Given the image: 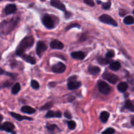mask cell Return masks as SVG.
<instances>
[{"label": "cell", "instance_id": "cell-1", "mask_svg": "<svg viewBox=\"0 0 134 134\" xmlns=\"http://www.w3.org/2000/svg\"><path fill=\"white\" fill-rule=\"evenodd\" d=\"M34 39L32 36H27L24 38L20 43L18 44L16 50V54L18 56L24 53L25 51L27 48H30L34 45Z\"/></svg>", "mask_w": 134, "mask_h": 134}, {"label": "cell", "instance_id": "cell-2", "mask_svg": "<svg viewBox=\"0 0 134 134\" xmlns=\"http://www.w3.org/2000/svg\"><path fill=\"white\" fill-rule=\"evenodd\" d=\"M18 22V19L15 18H11L10 20L3 21L0 24V31L4 35H7L14 30Z\"/></svg>", "mask_w": 134, "mask_h": 134}, {"label": "cell", "instance_id": "cell-3", "mask_svg": "<svg viewBox=\"0 0 134 134\" xmlns=\"http://www.w3.org/2000/svg\"><path fill=\"white\" fill-rule=\"evenodd\" d=\"M77 76L73 75L69 77L68 79V88L70 90H76L79 88L82 84L80 81H77Z\"/></svg>", "mask_w": 134, "mask_h": 134}, {"label": "cell", "instance_id": "cell-4", "mask_svg": "<svg viewBox=\"0 0 134 134\" xmlns=\"http://www.w3.org/2000/svg\"><path fill=\"white\" fill-rule=\"evenodd\" d=\"M98 88L99 92L104 95H107L110 93L111 88L106 82L103 81H99L98 82Z\"/></svg>", "mask_w": 134, "mask_h": 134}, {"label": "cell", "instance_id": "cell-5", "mask_svg": "<svg viewBox=\"0 0 134 134\" xmlns=\"http://www.w3.org/2000/svg\"><path fill=\"white\" fill-rule=\"evenodd\" d=\"M42 23L44 25V27L49 30H52L55 27L54 21L52 19V17L48 14H45L43 16L42 18Z\"/></svg>", "mask_w": 134, "mask_h": 134}, {"label": "cell", "instance_id": "cell-6", "mask_svg": "<svg viewBox=\"0 0 134 134\" xmlns=\"http://www.w3.org/2000/svg\"><path fill=\"white\" fill-rule=\"evenodd\" d=\"M99 20L100 22H103L104 24H107L108 25H111V26H115L116 27L118 26V24L111 16L108 15L107 14H103L99 16Z\"/></svg>", "mask_w": 134, "mask_h": 134}, {"label": "cell", "instance_id": "cell-7", "mask_svg": "<svg viewBox=\"0 0 134 134\" xmlns=\"http://www.w3.org/2000/svg\"><path fill=\"white\" fill-rule=\"evenodd\" d=\"M102 77L105 80H106V81H108L111 84H113V85L116 84L118 82V81H119V77L116 75L109 73L108 71H105L103 73V75H102Z\"/></svg>", "mask_w": 134, "mask_h": 134}, {"label": "cell", "instance_id": "cell-8", "mask_svg": "<svg viewBox=\"0 0 134 134\" xmlns=\"http://www.w3.org/2000/svg\"><path fill=\"white\" fill-rule=\"evenodd\" d=\"M15 128L14 124L10 122H5L3 124H0V130L5 131L6 132H9V133H15L14 129Z\"/></svg>", "mask_w": 134, "mask_h": 134}, {"label": "cell", "instance_id": "cell-9", "mask_svg": "<svg viewBox=\"0 0 134 134\" xmlns=\"http://www.w3.org/2000/svg\"><path fill=\"white\" fill-rule=\"evenodd\" d=\"M66 69V66L64 63L59 62L52 66V71L55 73H62Z\"/></svg>", "mask_w": 134, "mask_h": 134}, {"label": "cell", "instance_id": "cell-10", "mask_svg": "<svg viewBox=\"0 0 134 134\" xmlns=\"http://www.w3.org/2000/svg\"><path fill=\"white\" fill-rule=\"evenodd\" d=\"M47 50V45L43 41H39L37 43L36 52L39 57H41L44 52Z\"/></svg>", "mask_w": 134, "mask_h": 134}, {"label": "cell", "instance_id": "cell-11", "mask_svg": "<svg viewBox=\"0 0 134 134\" xmlns=\"http://www.w3.org/2000/svg\"><path fill=\"white\" fill-rule=\"evenodd\" d=\"M50 4L53 7L56 8V9L62 10V11H65L66 10L65 5L60 0H51Z\"/></svg>", "mask_w": 134, "mask_h": 134}, {"label": "cell", "instance_id": "cell-12", "mask_svg": "<svg viewBox=\"0 0 134 134\" xmlns=\"http://www.w3.org/2000/svg\"><path fill=\"white\" fill-rule=\"evenodd\" d=\"M50 47L52 49H59L62 50L64 48V45L61 41L58 39H54L50 43Z\"/></svg>", "mask_w": 134, "mask_h": 134}, {"label": "cell", "instance_id": "cell-13", "mask_svg": "<svg viewBox=\"0 0 134 134\" xmlns=\"http://www.w3.org/2000/svg\"><path fill=\"white\" fill-rule=\"evenodd\" d=\"M16 6L14 4H9V5H6L5 7L4 11H5V15H9V14H11L13 13H14L16 11Z\"/></svg>", "mask_w": 134, "mask_h": 134}, {"label": "cell", "instance_id": "cell-14", "mask_svg": "<svg viewBox=\"0 0 134 134\" xmlns=\"http://www.w3.org/2000/svg\"><path fill=\"white\" fill-rule=\"evenodd\" d=\"M10 115L13 116L14 119H15L16 120H18V121H22L24 120H33V119L31 117H27V116H22L20 115H18V114L14 112H10Z\"/></svg>", "mask_w": 134, "mask_h": 134}, {"label": "cell", "instance_id": "cell-15", "mask_svg": "<svg viewBox=\"0 0 134 134\" xmlns=\"http://www.w3.org/2000/svg\"><path fill=\"white\" fill-rule=\"evenodd\" d=\"M61 118L62 117V113L60 111H48L47 113L46 114L45 118L48 119V118Z\"/></svg>", "mask_w": 134, "mask_h": 134}, {"label": "cell", "instance_id": "cell-16", "mask_svg": "<svg viewBox=\"0 0 134 134\" xmlns=\"http://www.w3.org/2000/svg\"><path fill=\"white\" fill-rule=\"evenodd\" d=\"M71 56L74 59L82 60L85 59V58L86 57V55H85V54L83 52L79 51V52H71Z\"/></svg>", "mask_w": 134, "mask_h": 134}, {"label": "cell", "instance_id": "cell-17", "mask_svg": "<svg viewBox=\"0 0 134 134\" xmlns=\"http://www.w3.org/2000/svg\"><path fill=\"white\" fill-rule=\"evenodd\" d=\"M20 57L22 58V60H24L25 62H26L27 63H29L30 64H35L36 63V60L34 58V57H32L30 55H27V54H23L20 56Z\"/></svg>", "mask_w": 134, "mask_h": 134}, {"label": "cell", "instance_id": "cell-18", "mask_svg": "<svg viewBox=\"0 0 134 134\" xmlns=\"http://www.w3.org/2000/svg\"><path fill=\"white\" fill-rule=\"evenodd\" d=\"M88 71L90 74L95 75L98 74L100 73L101 69L99 67L95 66V65H90L88 68Z\"/></svg>", "mask_w": 134, "mask_h": 134}, {"label": "cell", "instance_id": "cell-19", "mask_svg": "<svg viewBox=\"0 0 134 134\" xmlns=\"http://www.w3.org/2000/svg\"><path fill=\"white\" fill-rule=\"evenodd\" d=\"M21 111L24 113L31 115V114L35 113L36 111H35V109L32 108L31 107H30V106H27V105H24L21 108Z\"/></svg>", "mask_w": 134, "mask_h": 134}, {"label": "cell", "instance_id": "cell-20", "mask_svg": "<svg viewBox=\"0 0 134 134\" xmlns=\"http://www.w3.org/2000/svg\"><path fill=\"white\" fill-rule=\"evenodd\" d=\"M128 85L127 82H122L119 84L117 86V89L120 92L124 93L127 90H128Z\"/></svg>", "mask_w": 134, "mask_h": 134}, {"label": "cell", "instance_id": "cell-21", "mask_svg": "<svg viewBox=\"0 0 134 134\" xmlns=\"http://www.w3.org/2000/svg\"><path fill=\"white\" fill-rule=\"evenodd\" d=\"M110 116V113L107 111H103L101 113L100 116H99V119H100L101 121L103 123H106L108 120Z\"/></svg>", "mask_w": 134, "mask_h": 134}, {"label": "cell", "instance_id": "cell-22", "mask_svg": "<svg viewBox=\"0 0 134 134\" xmlns=\"http://www.w3.org/2000/svg\"><path fill=\"white\" fill-rule=\"evenodd\" d=\"M120 66H121L120 63L118 61H115V62H112L111 64H110L109 68L111 70L115 71L119 70V69L120 68Z\"/></svg>", "mask_w": 134, "mask_h": 134}, {"label": "cell", "instance_id": "cell-23", "mask_svg": "<svg viewBox=\"0 0 134 134\" xmlns=\"http://www.w3.org/2000/svg\"><path fill=\"white\" fill-rule=\"evenodd\" d=\"M125 108H126L127 109H128L132 113L134 112V106L133 105V103L132 102V101L130 100V99H128V100L126 101Z\"/></svg>", "mask_w": 134, "mask_h": 134}, {"label": "cell", "instance_id": "cell-24", "mask_svg": "<svg viewBox=\"0 0 134 134\" xmlns=\"http://www.w3.org/2000/svg\"><path fill=\"white\" fill-rule=\"evenodd\" d=\"M21 89V86L20 83L17 82L15 85H13V86L12 87L11 89V92L13 94H17L20 92Z\"/></svg>", "mask_w": 134, "mask_h": 134}, {"label": "cell", "instance_id": "cell-25", "mask_svg": "<svg viewBox=\"0 0 134 134\" xmlns=\"http://www.w3.org/2000/svg\"><path fill=\"white\" fill-rule=\"evenodd\" d=\"M123 22L126 25H132L134 23V18L132 16H127L124 18Z\"/></svg>", "mask_w": 134, "mask_h": 134}, {"label": "cell", "instance_id": "cell-26", "mask_svg": "<svg viewBox=\"0 0 134 134\" xmlns=\"http://www.w3.org/2000/svg\"><path fill=\"white\" fill-rule=\"evenodd\" d=\"M46 128L51 132H54L56 130L60 131L59 128L56 125V124H47V125H46Z\"/></svg>", "mask_w": 134, "mask_h": 134}, {"label": "cell", "instance_id": "cell-27", "mask_svg": "<svg viewBox=\"0 0 134 134\" xmlns=\"http://www.w3.org/2000/svg\"><path fill=\"white\" fill-rule=\"evenodd\" d=\"M98 62L101 65H107V64H109L111 60H109V58H103L99 57L98 58Z\"/></svg>", "mask_w": 134, "mask_h": 134}, {"label": "cell", "instance_id": "cell-28", "mask_svg": "<svg viewBox=\"0 0 134 134\" xmlns=\"http://www.w3.org/2000/svg\"><path fill=\"white\" fill-rule=\"evenodd\" d=\"M53 103L52 102H47L46 104H44V105L42 106L40 108L41 111H45V110H48L50 109L51 108H52L53 107Z\"/></svg>", "mask_w": 134, "mask_h": 134}, {"label": "cell", "instance_id": "cell-29", "mask_svg": "<svg viewBox=\"0 0 134 134\" xmlns=\"http://www.w3.org/2000/svg\"><path fill=\"white\" fill-rule=\"evenodd\" d=\"M6 75L9 76V77H12V78H13V79L15 78L16 77H14V76H17L16 74H14V73H8V72L5 71V70H3V69L0 68V75Z\"/></svg>", "mask_w": 134, "mask_h": 134}, {"label": "cell", "instance_id": "cell-30", "mask_svg": "<svg viewBox=\"0 0 134 134\" xmlns=\"http://www.w3.org/2000/svg\"><path fill=\"white\" fill-rule=\"evenodd\" d=\"M102 8H103L104 10H109V9L111 8V0H109L107 2L105 3H102Z\"/></svg>", "mask_w": 134, "mask_h": 134}, {"label": "cell", "instance_id": "cell-31", "mask_svg": "<svg viewBox=\"0 0 134 134\" xmlns=\"http://www.w3.org/2000/svg\"><path fill=\"white\" fill-rule=\"evenodd\" d=\"M67 124H68V128L70 130H75L76 128V122L74 120H69V121L67 122Z\"/></svg>", "mask_w": 134, "mask_h": 134}, {"label": "cell", "instance_id": "cell-32", "mask_svg": "<svg viewBox=\"0 0 134 134\" xmlns=\"http://www.w3.org/2000/svg\"><path fill=\"white\" fill-rule=\"evenodd\" d=\"M73 27H78V28H80L81 26H80V24H79L77 23L70 24H69L65 27V31H69V30H71V28H73Z\"/></svg>", "mask_w": 134, "mask_h": 134}, {"label": "cell", "instance_id": "cell-33", "mask_svg": "<svg viewBox=\"0 0 134 134\" xmlns=\"http://www.w3.org/2000/svg\"><path fill=\"white\" fill-rule=\"evenodd\" d=\"M31 87H32L34 89H35V90H37V89L39 88V82H38L37 81H35V80H31Z\"/></svg>", "mask_w": 134, "mask_h": 134}, {"label": "cell", "instance_id": "cell-34", "mask_svg": "<svg viewBox=\"0 0 134 134\" xmlns=\"http://www.w3.org/2000/svg\"><path fill=\"white\" fill-rule=\"evenodd\" d=\"M115 51L113 50H110L108 52L106 53V58H112L115 56Z\"/></svg>", "mask_w": 134, "mask_h": 134}, {"label": "cell", "instance_id": "cell-35", "mask_svg": "<svg viewBox=\"0 0 134 134\" xmlns=\"http://www.w3.org/2000/svg\"><path fill=\"white\" fill-rule=\"evenodd\" d=\"M115 132V130L112 128H109L107 129H106L105 130L103 131L102 132V133H107V134H112L114 133Z\"/></svg>", "mask_w": 134, "mask_h": 134}, {"label": "cell", "instance_id": "cell-36", "mask_svg": "<svg viewBox=\"0 0 134 134\" xmlns=\"http://www.w3.org/2000/svg\"><path fill=\"white\" fill-rule=\"evenodd\" d=\"M83 1L85 3L89 5L90 7H94V5H95L94 1L93 0H83Z\"/></svg>", "mask_w": 134, "mask_h": 134}, {"label": "cell", "instance_id": "cell-37", "mask_svg": "<svg viewBox=\"0 0 134 134\" xmlns=\"http://www.w3.org/2000/svg\"><path fill=\"white\" fill-rule=\"evenodd\" d=\"M11 85V82H9V81H6V82H4L2 85L0 86V89L2 88H9Z\"/></svg>", "mask_w": 134, "mask_h": 134}, {"label": "cell", "instance_id": "cell-38", "mask_svg": "<svg viewBox=\"0 0 134 134\" xmlns=\"http://www.w3.org/2000/svg\"><path fill=\"white\" fill-rule=\"evenodd\" d=\"M64 116L68 119H72V115L70 113V112L68 111H66L64 113Z\"/></svg>", "mask_w": 134, "mask_h": 134}, {"label": "cell", "instance_id": "cell-39", "mask_svg": "<svg viewBox=\"0 0 134 134\" xmlns=\"http://www.w3.org/2000/svg\"><path fill=\"white\" fill-rule=\"evenodd\" d=\"M119 14H120V16L122 17V16H125L126 14H127V11H126L124 9H119Z\"/></svg>", "mask_w": 134, "mask_h": 134}, {"label": "cell", "instance_id": "cell-40", "mask_svg": "<svg viewBox=\"0 0 134 134\" xmlns=\"http://www.w3.org/2000/svg\"><path fill=\"white\" fill-rule=\"evenodd\" d=\"M71 16H72V13H70V12H68V11H66V10H65V18H67V19H68V18H70Z\"/></svg>", "mask_w": 134, "mask_h": 134}, {"label": "cell", "instance_id": "cell-41", "mask_svg": "<svg viewBox=\"0 0 134 134\" xmlns=\"http://www.w3.org/2000/svg\"><path fill=\"white\" fill-rule=\"evenodd\" d=\"M75 99V97L73 96H69V98H68V101L69 102H73V101H74Z\"/></svg>", "mask_w": 134, "mask_h": 134}, {"label": "cell", "instance_id": "cell-42", "mask_svg": "<svg viewBox=\"0 0 134 134\" xmlns=\"http://www.w3.org/2000/svg\"><path fill=\"white\" fill-rule=\"evenodd\" d=\"M131 124H132V126H134V117L133 116H132V119H131Z\"/></svg>", "mask_w": 134, "mask_h": 134}, {"label": "cell", "instance_id": "cell-43", "mask_svg": "<svg viewBox=\"0 0 134 134\" xmlns=\"http://www.w3.org/2000/svg\"><path fill=\"white\" fill-rule=\"evenodd\" d=\"M3 116L1 115V114H0V122L3 120Z\"/></svg>", "mask_w": 134, "mask_h": 134}, {"label": "cell", "instance_id": "cell-44", "mask_svg": "<svg viewBox=\"0 0 134 134\" xmlns=\"http://www.w3.org/2000/svg\"><path fill=\"white\" fill-rule=\"evenodd\" d=\"M102 1H99V0H98V1H97V3L98 4H102Z\"/></svg>", "mask_w": 134, "mask_h": 134}, {"label": "cell", "instance_id": "cell-45", "mask_svg": "<svg viewBox=\"0 0 134 134\" xmlns=\"http://www.w3.org/2000/svg\"><path fill=\"white\" fill-rule=\"evenodd\" d=\"M1 55L0 54V60H1Z\"/></svg>", "mask_w": 134, "mask_h": 134}, {"label": "cell", "instance_id": "cell-46", "mask_svg": "<svg viewBox=\"0 0 134 134\" xmlns=\"http://www.w3.org/2000/svg\"><path fill=\"white\" fill-rule=\"evenodd\" d=\"M2 1V0H0V1Z\"/></svg>", "mask_w": 134, "mask_h": 134}]
</instances>
